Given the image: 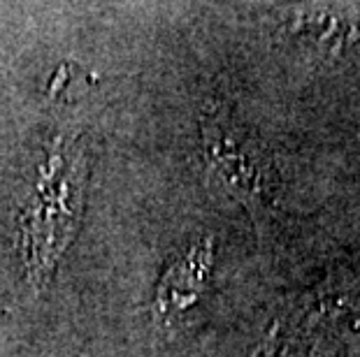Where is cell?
<instances>
[{
	"mask_svg": "<svg viewBox=\"0 0 360 357\" xmlns=\"http://www.w3.org/2000/svg\"><path fill=\"white\" fill-rule=\"evenodd\" d=\"M214 267V241L198 239L163 271L158 283L154 311L160 323L170 325L193 309L207 290Z\"/></svg>",
	"mask_w": 360,
	"mask_h": 357,
	"instance_id": "obj_3",
	"label": "cell"
},
{
	"mask_svg": "<svg viewBox=\"0 0 360 357\" xmlns=\"http://www.w3.org/2000/svg\"><path fill=\"white\" fill-rule=\"evenodd\" d=\"M200 135L212 179L249 211L256 225H263L272 207V165L263 144L224 107L205 109Z\"/></svg>",
	"mask_w": 360,
	"mask_h": 357,
	"instance_id": "obj_2",
	"label": "cell"
},
{
	"mask_svg": "<svg viewBox=\"0 0 360 357\" xmlns=\"http://www.w3.org/2000/svg\"><path fill=\"white\" fill-rule=\"evenodd\" d=\"M86 184L84 144L56 137L37 165L35 179L17 218L19 255L33 290H44L77 230Z\"/></svg>",
	"mask_w": 360,
	"mask_h": 357,
	"instance_id": "obj_1",
	"label": "cell"
},
{
	"mask_svg": "<svg viewBox=\"0 0 360 357\" xmlns=\"http://www.w3.org/2000/svg\"><path fill=\"white\" fill-rule=\"evenodd\" d=\"M286 33L314 44L319 51L340 54L360 42V5L295 7L286 14Z\"/></svg>",
	"mask_w": 360,
	"mask_h": 357,
	"instance_id": "obj_4",
	"label": "cell"
}]
</instances>
